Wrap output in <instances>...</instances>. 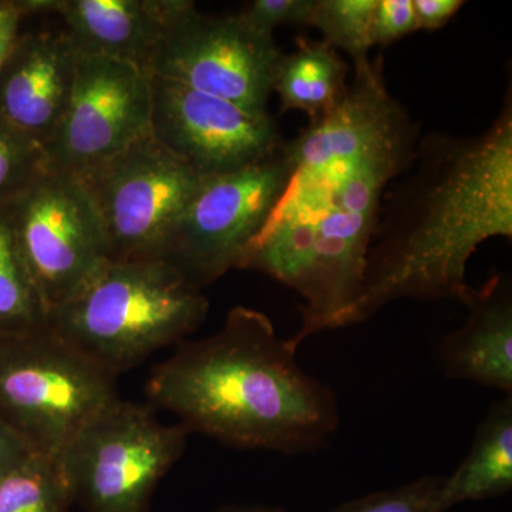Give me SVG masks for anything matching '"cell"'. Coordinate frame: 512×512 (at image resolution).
Listing matches in <instances>:
<instances>
[{"label":"cell","instance_id":"52a82bcc","mask_svg":"<svg viewBox=\"0 0 512 512\" xmlns=\"http://www.w3.org/2000/svg\"><path fill=\"white\" fill-rule=\"evenodd\" d=\"M289 177L284 143L247 167L204 177L175 225L164 259L197 286L239 268Z\"/></svg>","mask_w":512,"mask_h":512},{"label":"cell","instance_id":"ffe728a7","mask_svg":"<svg viewBox=\"0 0 512 512\" xmlns=\"http://www.w3.org/2000/svg\"><path fill=\"white\" fill-rule=\"evenodd\" d=\"M377 0H316L311 28L322 33L323 42L348 53L353 67L370 62L373 47L372 20Z\"/></svg>","mask_w":512,"mask_h":512},{"label":"cell","instance_id":"5b68a950","mask_svg":"<svg viewBox=\"0 0 512 512\" xmlns=\"http://www.w3.org/2000/svg\"><path fill=\"white\" fill-rule=\"evenodd\" d=\"M114 382L49 325L0 336V421L33 453L59 460L119 396Z\"/></svg>","mask_w":512,"mask_h":512},{"label":"cell","instance_id":"44dd1931","mask_svg":"<svg viewBox=\"0 0 512 512\" xmlns=\"http://www.w3.org/2000/svg\"><path fill=\"white\" fill-rule=\"evenodd\" d=\"M47 171L45 148L0 119V208Z\"/></svg>","mask_w":512,"mask_h":512},{"label":"cell","instance_id":"7c38bea8","mask_svg":"<svg viewBox=\"0 0 512 512\" xmlns=\"http://www.w3.org/2000/svg\"><path fill=\"white\" fill-rule=\"evenodd\" d=\"M151 134L202 177L229 173L284 143L271 114H255L185 84L150 76Z\"/></svg>","mask_w":512,"mask_h":512},{"label":"cell","instance_id":"8992f818","mask_svg":"<svg viewBox=\"0 0 512 512\" xmlns=\"http://www.w3.org/2000/svg\"><path fill=\"white\" fill-rule=\"evenodd\" d=\"M188 431L157 419L150 404L111 400L59 458L82 512H148L158 483L175 466Z\"/></svg>","mask_w":512,"mask_h":512},{"label":"cell","instance_id":"7402d4cb","mask_svg":"<svg viewBox=\"0 0 512 512\" xmlns=\"http://www.w3.org/2000/svg\"><path fill=\"white\" fill-rule=\"evenodd\" d=\"M444 477L423 476L400 487L365 495L330 512H441Z\"/></svg>","mask_w":512,"mask_h":512},{"label":"cell","instance_id":"277c9868","mask_svg":"<svg viewBox=\"0 0 512 512\" xmlns=\"http://www.w3.org/2000/svg\"><path fill=\"white\" fill-rule=\"evenodd\" d=\"M210 302L167 259H109L47 325L116 379L204 322Z\"/></svg>","mask_w":512,"mask_h":512},{"label":"cell","instance_id":"2e32d148","mask_svg":"<svg viewBox=\"0 0 512 512\" xmlns=\"http://www.w3.org/2000/svg\"><path fill=\"white\" fill-rule=\"evenodd\" d=\"M512 490V394L491 404L478 426L470 453L444 477L440 510L468 501L501 497Z\"/></svg>","mask_w":512,"mask_h":512},{"label":"cell","instance_id":"5bb4252c","mask_svg":"<svg viewBox=\"0 0 512 512\" xmlns=\"http://www.w3.org/2000/svg\"><path fill=\"white\" fill-rule=\"evenodd\" d=\"M190 0H59L77 56L107 57L146 72L165 29Z\"/></svg>","mask_w":512,"mask_h":512},{"label":"cell","instance_id":"8fae6325","mask_svg":"<svg viewBox=\"0 0 512 512\" xmlns=\"http://www.w3.org/2000/svg\"><path fill=\"white\" fill-rule=\"evenodd\" d=\"M153 89L136 64L77 56L69 106L46 147L47 170L80 175L150 136Z\"/></svg>","mask_w":512,"mask_h":512},{"label":"cell","instance_id":"30bf717a","mask_svg":"<svg viewBox=\"0 0 512 512\" xmlns=\"http://www.w3.org/2000/svg\"><path fill=\"white\" fill-rule=\"evenodd\" d=\"M282 55L274 36L252 32L237 15H204L191 2L165 29L146 73L269 114Z\"/></svg>","mask_w":512,"mask_h":512},{"label":"cell","instance_id":"484cf974","mask_svg":"<svg viewBox=\"0 0 512 512\" xmlns=\"http://www.w3.org/2000/svg\"><path fill=\"white\" fill-rule=\"evenodd\" d=\"M23 18L26 15L20 2H0V67L18 40Z\"/></svg>","mask_w":512,"mask_h":512},{"label":"cell","instance_id":"d6986e66","mask_svg":"<svg viewBox=\"0 0 512 512\" xmlns=\"http://www.w3.org/2000/svg\"><path fill=\"white\" fill-rule=\"evenodd\" d=\"M73 500L59 460L32 453L0 478V512H70Z\"/></svg>","mask_w":512,"mask_h":512},{"label":"cell","instance_id":"6da1fadb","mask_svg":"<svg viewBox=\"0 0 512 512\" xmlns=\"http://www.w3.org/2000/svg\"><path fill=\"white\" fill-rule=\"evenodd\" d=\"M420 137L377 55L355 69L338 106L284 141L288 183L238 269L301 296L296 348L339 329L355 305L387 188L412 167Z\"/></svg>","mask_w":512,"mask_h":512},{"label":"cell","instance_id":"9c48e42d","mask_svg":"<svg viewBox=\"0 0 512 512\" xmlns=\"http://www.w3.org/2000/svg\"><path fill=\"white\" fill-rule=\"evenodd\" d=\"M8 210L20 256L47 315L110 259L99 212L77 175L45 171Z\"/></svg>","mask_w":512,"mask_h":512},{"label":"cell","instance_id":"603a6c76","mask_svg":"<svg viewBox=\"0 0 512 512\" xmlns=\"http://www.w3.org/2000/svg\"><path fill=\"white\" fill-rule=\"evenodd\" d=\"M316 0H254L238 13V18L252 32L274 36L278 26H311Z\"/></svg>","mask_w":512,"mask_h":512},{"label":"cell","instance_id":"4316f807","mask_svg":"<svg viewBox=\"0 0 512 512\" xmlns=\"http://www.w3.org/2000/svg\"><path fill=\"white\" fill-rule=\"evenodd\" d=\"M32 453L33 451L3 421H0V478L5 477Z\"/></svg>","mask_w":512,"mask_h":512},{"label":"cell","instance_id":"d4e9b609","mask_svg":"<svg viewBox=\"0 0 512 512\" xmlns=\"http://www.w3.org/2000/svg\"><path fill=\"white\" fill-rule=\"evenodd\" d=\"M461 0H413L417 28L434 32L446 26L458 10L463 8Z\"/></svg>","mask_w":512,"mask_h":512},{"label":"cell","instance_id":"9a60e30c","mask_svg":"<svg viewBox=\"0 0 512 512\" xmlns=\"http://www.w3.org/2000/svg\"><path fill=\"white\" fill-rule=\"evenodd\" d=\"M466 323L440 345L444 372L512 394V293L507 275L494 274L468 299Z\"/></svg>","mask_w":512,"mask_h":512},{"label":"cell","instance_id":"3957f363","mask_svg":"<svg viewBox=\"0 0 512 512\" xmlns=\"http://www.w3.org/2000/svg\"><path fill=\"white\" fill-rule=\"evenodd\" d=\"M296 350L264 312L237 306L214 335L183 340L151 370L148 404L229 447L313 453L338 430L339 404Z\"/></svg>","mask_w":512,"mask_h":512},{"label":"cell","instance_id":"ba28073f","mask_svg":"<svg viewBox=\"0 0 512 512\" xmlns=\"http://www.w3.org/2000/svg\"><path fill=\"white\" fill-rule=\"evenodd\" d=\"M99 212L113 261L164 259L202 175L153 134L80 175Z\"/></svg>","mask_w":512,"mask_h":512},{"label":"cell","instance_id":"cb8c5ba5","mask_svg":"<svg viewBox=\"0 0 512 512\" xmlns=\"http://www.w3.org/2000/svg\"><path fill=\"white\" fill-rule=\"evenodd\" d=\"M413 0H377L372 20L373 46H389L417 32Z\"/></svg>","mask_w":512,"mask_h":512},{"label":"cell","instance_id":"4fadbf2b","mask_svg":"<svg viewBox=\"0 0 512 512\" xmlns=\"http://www.w3.org/2000/svg\"><path fill=\"white\" fill-rule=\"evenodd\" d=\"M76 66L63 29L19 35L0 67V119L46 151L69 106Z\"/></svg>","mask_w":512,"mask_h":512},{"label":"cell","instance_id":"e0dca14e","mask_svg":"<svg viewBox=\"0 0 512 512\" xmlns=\"http://www.w3.org/2000/svg\"><path fill=\"white\" fill-rule=\"evenodd\" d=\"M296 50L282 55L276 66L272 92L281 100L282 113L298 110L309 121L338 106L349 90V64L328 43L296 37Z\"/></svg>","mask_w":512,"mask_h":512},{"label":"cell","instance_id":"83f0119b","mask_svg":"<svg viewBox=\"0 0 512 512\" xmlns=\"http://www.w3.org/2000/svg\"><path fill=\"white\" fill-rule=\"evenodd\" d=\"M212 512H288L282 507L262 504H229Z\"/></svg>","mask_w":512,"mask_h":512},{"label":"cell","instance_id":"ac0fdd59","mask_svg":"<svg viewBox=\"0 0 512 512\" xmlns=\"http://www.w3.org/2000/svg\"><path fill=\"white\" fill-rule=\"evenodd\" d=\"M47 319L16 245L8 207L0 208V336L45 328Z\"/></svg>","mask_w":512,"mask_h":512},{"label":"cell","instance_id":"7a4b0ae2","mask_svg":"<svg viewBox=\"0 0 512 512\" xmlns=\"http://www.w3.org/2000/svg\"><path fill=\"white\" fill-rule=\"evenodd\" d=\"M384 197L355 305L340 328L399 299L466 305L467 265L491 238H512V93L474 136H421L412 167Z\"/></svg>","mask_w":512,"mask_h":512}]
</instances>
